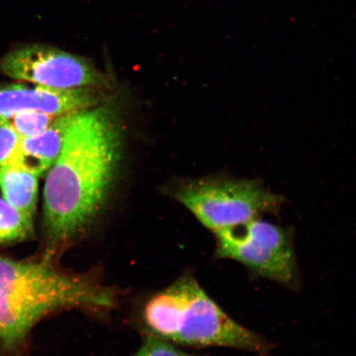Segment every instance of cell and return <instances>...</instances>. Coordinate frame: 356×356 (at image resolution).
<instances>
[{"mask_svg": "<svg viewBox=\"0 0 356 356\" xmlns=\"http://www.w3.org/2000/svg\"><path fill=\"white\" fill-rule=\"evenodd\" d=\"M102 88H53L26 84L0 87V121H8L22 111H35L55 117L93 108L104 102Z\"/></svg>", "mask_w": 356, "mask_h": 356, "instance_id": "obj_7", "label": "cell"}, {"mask_svg": "<svg viewBox=\"0 0 356 356\" xmlns=\"http://www.w3.org/2000/svg\"><path fill=\"white\" fill-rule=\"evenodd\" d=\"M0 188L3 198L13 207L34 216L38 197L37 176L12 164L0 167Z\"/></svg>", "mask_w": 356, "mask_h": 356, "instance_id": "obj_9", "label": "cell"}, {"mask_svg": "<svg viewBox=\"0 0 356 356\" xmlns=\"http://www.w3.org/2000/svg\"><path fill=\"white\" fill-rule=\"evenodd\" d=\"M122 148L119 106L105 101L79 111L44 184V256L53 258L76 241L101 215L118 178Z\"/></svg>", "mask_w": 356, "mask_h": 356, "instance_id": "obj_1", "label": "cell"}, {"mask_svg": "<svg viewBox=\"0 0 356 356\" xmlns=\"http://www.w3.org/2000/svg\"><path fill=\"white\" fill-rule=\"evenodd\" d=\"M53 258L16 261L0 257V345L20 346L40 319L54 312L114 308L117 296L91 275L58 269Z\"/></svg>", "mask_w": 356, "mask_h": 356, "instance_id": "obj_2", "label": "cell"}, {"mask_svg": "<svg viewBox=\"0 0 356 356\" xmlns=\"http://www.w3.org/2000/svg\"><path fill=\"white\" fill-rule=\"evenodd\" d=\"M33 233V216L0 197V244L22 241Z\"/></svg>", "mask_w": 356, "mask_h": 356, "instance_id": "obj_10", "label": "cell"}, {"mask_svg": "<svg viewBox=\"0 0 356 356\" xmlns=\"http://www.w3.org/2000/svg\"><path fill=\"white\" fill-rule=\"evenodd\" d=\"M0 71L7 76L53 88L111 86L108 74L87 58L43 44L21 46L0 58Z\"/></svg>", "mask_w": 356, "mask_h": 356, "instance_id": "obj_6", "label": "cell"}, {"mask_svg": "<svg viewBox=\"0 0 356 356\" xmlns=\"http://www.w3.org/2000/svg\"><path fill=\"white\" fill-rule=\"evenodd\" d=\"M22 138L8 121H0V167L13 162Z\"/></svg>", "mask_w": 356, "mask_h": 356, "instance_id": "obj_12", "label": "cell"}, {"mask_svg": "<svg viewBox=\"0 0 356 356\" xmlns=\"http://www.w3.org/2000/svg\"><path fill=\"white\" fill-rule=\"evenodd\" d=\"M134 356H200L178 349L170 342L149 336Z\"/></svg>", "mask_w": 356, "mask_h": 356, "instance_id": "obj_13", "label": "cell"}, {"mask_svg": "<svg viewBox=\"0 0 356 356\" xmlns=\"http://www.w3.org/2000/svg\"><path fill=\"white\" fill-rule=\"evenodd\" d=\"M56 118L55 115L41 111H29L15 114L8 120V122L22 139H24L39 135L46 130Z\"/></svg>", "mask_w": 356, "mask_h": 356, "instance_id": "obj_11", "label": "cell"}, {"mask_svg": "<svg viewBox=\"0 0 356 356\" xmlns=\"http://www.w3.org/2000/svg\"><path fill=\"white\" fill-rule=\"evenodd\" d=\"M215 235L218 257L239 262L257 277L297 286L299 269L291 229L257 218Z\"/></svg>", "mask_w": 356, "mask_h": 356, "instance_id": "obj_5", "label": "cell"}, {"mask_svg": "<svg viewBox=\"0 0 356 356\" xmlns=\"http://www.w3.org/2000/svg\"><path fill=\"white\" fill-rule=\"evenodd\" d=\"M177 199L209 230L217 234L236 225L277 213L282 195L258 179L216 177L185 186Z\"/></svg>", "mask_w": 356, "mask_h": 356, "instance_id": "obj_4", "label": "cell"}, {"mask_svg": "<svg viewBox=\"0 0 356 356\" xmlns=\"http://www.w3.org/2000/svg\"><path fill=\"white\" fill-rule=\"evenodd\" d=\"M145 327L170 343L228 347L264 356L273 346L222 310L193 277L184 275L147 301Z\"/></svg>", "mask_w": 356, "mask_h": 356, "instance_id": "obj_3", "label": "cell"}, {"mask_svg": "<svg viewBox=\"0 0 356 356\" xmlns=\"http://www.w3.org/2000/svg\"><path fill=\"white\" fill-rule=\"evenodd\" d=\"M79 111L59 115L39 135L22 139L12 165L38 177L48 172L60 155L67 132Z\"/></svg>", "mask_w": 356, "mask_h": 356, "instance_id": "obj_8", "label": "cell"}]
</instances>
